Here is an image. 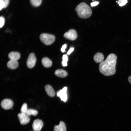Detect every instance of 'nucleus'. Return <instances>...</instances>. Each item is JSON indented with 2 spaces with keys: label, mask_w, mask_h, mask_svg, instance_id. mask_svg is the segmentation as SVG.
I'll return each instance as SVG.
<instances>
[{
  "label": "nucleus",
  "mask_w": 131,
  "mask_h": 131,
  "mask_svg": "<svg viewBox=\"0 0 131 131\" xmlns=\"http://www.w3.org/2000/svg\"><path fill=\"white\" fill-rule=\"evenodd\" d=\"M117 58V56L115 54H109L106 59L99 65V69L100 73L106 76H110L114 74L116 72Z\"/></svg>",
  "instance_id": "obj_1"
},
{
  "label": "nucleus",
  "mask_w": 131,
  "mask_h": 131,
  "mask_svg": "<svg viewBox=\"0 0 131 131\" xmlns=\"http://www.w3.org/2000/svg\"><path fill=\"white\" fill-rule=\"evenodd\" d=\"M79 17L82 18H86L91 15L92 11L89 6L84 2H81L75 8Z\"/></svg>",
  "instance_id": "obj_2"
},
{
  "label": "nucleus",
  "mask_w": 131,
  "mask_h": 131,
  "mask_svg": "<svg viewBox=\"0 0 131 131\" xmlns=\"http://www.w3.org/2000/svg\"><path fill=\"white\" fill-rule=\"evenodd\" d=\"M40 38L41 41L46 45H51L55 39V36L54 35L47 33H41Z\"/></svg>",
  "instance_id": "obj_3"
},
{
  "label": "nucleus",
  "mask_w": 131,
  "mask_h": 131,
  "mask_svg": "<svg viewBox=\"0 0 131 131\" xmlns=\"http://www.w3.org/2000/svg\"><path fill=\"white\" fill-rule=\"evenodd\" d=\"M77 36L76 31L72 29H70L66 32L64 35L65 38L71 41H74L76 40Z\"/></svg>",
  "instance_id": "obj_4"
},
{
  "label": "nucleus",
  "mask_w": 131,
  "mask_h": 131,
  "mask_svg": "<svg viewBox=\"0 0 131 131\" xmlns=\"http://www.w3.org/2000/svg\"><path fill=\"white\" fill-rule=\"evenodd\" d=\"M36 61V58L34 53H32L29 55L27 60L26 64L28 67L32 68L34 66Z\"/></svg>",
  "instance_id": "obj_5"
},
{
  "label": "nucleus",
  "mask_w": 131,
  "mask_h": 131,
  "mask_svg": "<svg viewBox=\"0 0 131 131\" xmlns=\"http://www.w3.org/2000/svg\"><path fill=\"white\" fill-rule=\"evenodd\" d=\"M13 105V101L11 100L6 99L3 100L1 102V106L3 109L8 110L11 108Z\"/></svg>",
  "instance_id": "obj_6"
},
{
  "label": "nucleus",
  "mask_w": 131,
  "mask_h": 131,
  "mask_svg": "<svg viewBox=\"0 0 131 131\" xmlns=\"http://www.w3.org/2000/svg\"><path fill=\"white\" fill-rule=\"evenodd\" d=\"M18 116L20 123L22 125L27 124L30 120L29 116L26 114L20 113L18 114Z\"/></svg>",
  "instance_id": "obj_7"
},
{
  "label": "nucleus",
  "mask_w": 131,
  "mask_h": 131,
  "mask_svg": "<svg viewBox=\"0 0 131 131\" xmlns=\"http://www.w3.org/2000/svg\"><path fill=\"white\" fill-rule=\"evenodd\" d=\"M43 126V123L41 120L37 119L34 120L32 124V127L34 131H40Z\"/></svg>",
  "instance_id": "obj_8"
},
{
  "label": "nucleus",
  "mask_w": 131,
  "mask_h": 131,
  "mask_svg": "<svg viewBox=\"0 0 131 131\" xmlns=\"http://www.w3.org/2000/svg\"><path fill=\"white\" fill-rule=\"evenodd\" d=\"M67 87H65L58 92L57 94V96L60 97L61 100L64 102L66 101L67 99Z\"/></svg>",
  "instance_id": "obj_9"
},
{
  "label": "nucleus",
  "mask_w": 131,
  "mask_h": 131,
  "mask_svg": "<svg viewBox=\"0 0 131 131\" xmlns=\"http://www.w3.org/2000/svg\"><path fill=\"white\" fill-rule=\"evenodd\" d=\"M54 131H66V125L63 121H60L58 125H56L54 127Z\"/></svg>",
  "instance_id": "obj_10"
},
{
  "label": "nucleus",
  "mask_w": 131,
  "mask_h": 131,
  "mask_svg": "<svg viewBox=\"0 0 131 131\" xmlns=\"http://www.w3.org/2000/svg\"><path fill=\"white\" fill-rule=\"evenodd\" d=\"M18 63L17 61L10 60L8 62L7 66L9 68L14 69L16 68L18 66Z\"/></svg>",
  "instance_id": "obj_11"
},
{
  "label": "nucleus",
  "mask_w": 131,
  "mask_h": 131,
  "mask_svg": "<svg viewBox=\"0 0 131 131\" xmlns=\"http://www.w3.org/2000/svg\"><path fill=\"white\" fill-rule=\"evenodd\" d=\"M45 91L47 94L50 97H53L55 95V93L52 87L49 85H46L45 86Z\"/></svg>",
  "instance_id": "obj_12"
},
{
  "label": "nucleus",
  "mask_w": 131,
  "mask_h": 131,
  "mask_svg": "<svg viewBox=\"0 0 131 131\" xmlns=\"http://www.w3.org/2000/svg\"><path fill=\"white\" fill-rule=\"evenodd\" d=\"M20 54L17 52H12L9 54L8 57L10 60L17 61L20 58Z\"/></svg>",
  "instance_id": "obj_13"
},
{
  "label": "nucleus",
  "mask_w": 131,
  "mask_h": 131,
  "mask_svg": "<svg viewBox=\"0 0 131 131\" xmlns=\"http://www.w3.org/2000/svg\"><path fill=\"white\" fill-rule=\"evenodd\" d=\"M93 59L95 61L96 63H100L103 61L104 56L101 53L98 52L94 55Z\"/></svg>",
  "instance_id": "obj_14"
},
{
  "label": "nucleus",
  "mask_w": 131,
  "mask_h": 131,
  "mask_svg": "<svg viewBox=\"0 0 131 131\" xmlns=\"http://www.w3.org/2000/svg\"><path fill=\"white\" fill-rule=\"evenodd\" d=\"M41 63L45 67L48 68L51 66L52 62L47 57H44L41 60Z\"/></svg>",
  "instance_id": "obj_15"
},
{
  "label": "nucleus",
  "mask_w": 131,
  "mask_h": 131,
  "mask_svg": "<svg viewBox=\"0 0 131 131\" xmlns=\"http://www.w3.org/2000/svg\"><path fill=\"white\" fill-rule=\"evenodd\" d=\"M55 74L57 76L61 78L66 77L68 74L66 71L61 69L56 70L55 72Z\"/></svg>",
  "instance_id": "obj_16"
},
{
  "label": "nucleus",
  "mask_w": 131,
  "mask_h": 131,
  "mask_svg": "<svg viewBox=\"0 0 131 131\" xmlns=\"http://www.w3.org/2000/svg\"><path fill=\"white\" fill-rule=\"evenodd\" d=\"M9 0H0V9L1 10L3 8H5L8 5Z\"/></svg>",
  "instance_id": "obj_17"
},
{
  "label": "nucleus",
  "mask_w": 131,
  "mask_h": 131,
  "mask_svg": "<svg viewBox=\"0 0 131 131\" xmlns=\"http://www.w3.org/2000/svg\"><path fill=\"white\" fill-rule=\"evenodd\" d=\"M38 113L37 111L33 109H28L26 114L29 116L31 115L35 116L37 115Z\"/></svg>",
  "instance_id": "obj_18"
},
{
  "label": "nucleus",
  "mask_w": 131,
  "mask_h": 131,
  "mask_svg": "<svg viewBox=\"0 0 131 131\" xmlns=\"http://www.w3.org/2000/svg\"><path fill=\"white\" fill-rule=\"evenodd\" d=\"M31 4L35 7L39 6L41 4L42 0H30Z\"/></svg>",
  "instance_id": "obj_19"
},
{
  "label": "nucleus",
  "mask_w": 131,
  "mask_h": 131,
  "mask_svg": "<svg viewBox=\"0 0 131 131\" xmlns=\"http://www.w3.org/2000/svg\"><path fill=\"white\" fill-rule=\"evenodd\" d=\"M68 60V57L66 54L63 55L62 57V64L63 66H66L67 65V62Z\"/></svg>",
  "instance_id": "obj_20"
},
{
  "label": "nucleus",
  "mask_w": 131,
  "mask_h": 131,
  "mask_svg": "<svg viewBox=\"0 0 131 131\" xmlns=\"http://www.w3.org/2000/svg\"><path fill=\"white\" fill-rule=\"evenodd\" d=\"M27 104L26 103H24L22 105L21 109V113L26 114L28 110Z\"/></svg>",
  "instance_id": "obj_21"
},
{
  "label": "nucleus",
  "mask_w": 131,
  "mask_h": 131,
  "mask_svg": "<svg viewBox=\"0 0 131 131\" xmlns=\"http://www.w3.org/2000/svg\"><path fill=\"white\" fill-rule=\"evenodd\" d=\"M116 2L120 6L122 7L125 5L127 3V0H119L118 1H116Z\"/></svg>",
  "instance_id": "obj_22"
},
{
  "label": "nucleus",
  "mask_w": 131,
  "mask_h": 131,
  "mask_svg": "<svg viewBox=\"0 0 131 131\" xmlns=\"http://www.w3.org/2000/svg\"><path fill=\"white\" fill-rule=\"evenodd\" d=\"M5 23V18L3 16L0 17V27L1 28L3 26Z\"/></svg>",
  "instance_id": "obj_23"
},
{
  "label": "nucleus",
  "mask_w": 131,
  "mask_h": 131,
  "mask_svg": "<svg viewBox=\"0 0 131 131\" xmlns=\"http://www.w3.org/2000/svg\"><path fill=\"white\" fill-rule=\"evenodd\" d=\"M67 47V45L65 44L63 45L61 49V51L62 52H65V49Z\"/></svg>",
  "instance_id": "obj_24"
},
{
  "label": "nucleus",
  "mask_w": 131,
  "mask_h": 131,
  "mask_svg": "<svg viewBox=\"0 0 131 131\" xmlns=\"http://www.w3.org/2000/svg\"><path fill=\"white\" fill-rule=\"evenodd\" d=\"M99 4V2L98 1H95L90 3V5L91 7H93Z\"/></svg>",
  "instance_id": "obj_25"
},
{
  "label": "nucleus",
  "mask_w": 131,
  "mask_h": 131,
  "mask_svg": "<svg viewBox=\"0 0 131 131\" xmlns=\"http://www.w3.org/2000/svg\"><path fill=\"white\" fill-rule=\"evenodd\" d=\"M74 48L73 47L71 48L68 51L67 54L68 55L70 54L74 51Z\"/></svg>",
  "instance_id": "obj_26"
},
{
  "label": "nucleus",
  "mask_w": 131,
  "mask_h": 131,
  "mask_svg": "<svg viewBox=\"0 0 131 131\" xmlns=\"http://www.w3.org/2000/svg\"><path fill=\"white\" fill-rule=\"evenodd\" d=\"M128 79L129 82L131 84V75L129 77Z\"/></svg>",
  "instance_id": "obj_27"
},
{
  "label": "nucleus",
  "mask_w": 131,
  "mask_h": 131,
  "mask_svg": "<svg viewBox=\"0 0 131 131\" xmlns=\"http://www.w3.org/2000/svg\"><path fill=\"white\" fill-rule=\"evenodd\" d=\"M94 0H93V1Z\"/></svg>",
  "instance_id": "obj_28"
}]
</instances>
